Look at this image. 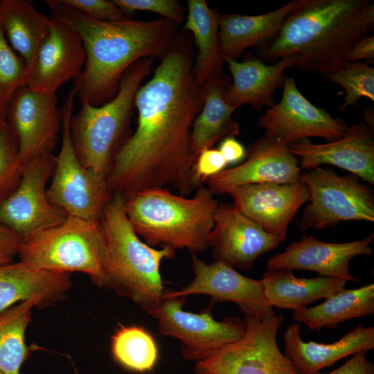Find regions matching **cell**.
I'll return each mask as SVG.
<instances>
[{"mask_svg":"<svg viewBox=\"0 0 374 374\" xmlns=\"http://www.w3.org/2000/svg\"><path fill=\"white\" fill-rule=\"evenodd\" d=\"M301 159V167L310 170L330 164L348 170L374 185V133L364 122L349 127L340 139L315 144L304 139L289 145Z\"/></svg>","mask_w":374,"mask_h":374,"instance_id":"cell-19","label":"cell"},{"mask_svg":"<svg viewBox=\"0 0 374 374\" xmlns=\"http://www.w3.org/2000/svg\"><path fill=\"white\" fill-rule=\"evenodd\" d=\"M114 360L125 368L139 373L152 371L158 360V347L144 327L121 326L111 339Z\"/></svg>","mask_w":374,"mask_h":374,"instance_id":"cell-32","label":"cell"},{"mask_svg":"<svg viewBox=\"0 0 374 374\" xmlns=\"http://www.w3.org/2000/svg\"><path fill=\"white\" fill-rule=\"evenodd\" d=\"M299 179L308 188L310 201L297 222L302 233L343 221L374 222L373 188L357 176L340 175L318 166L301 172Z\"/></svg>","mask_w":374,"mask_h":374,"instance_id":"cell-10","label":"cell"},{"mask_svg":"<svg viewBox=\"0 0 374 374\" xmlns=\"http://www.w3.org/2000/svg\"><path fill=\"white\" fill-rule=\"evenodd\" d=\"M50 23L51 19L37 11L30 0L0 1V27L28 71L48 34Z\"/></svg>","mask_w":374,"mask_h":374,"instance_id":"cell-29","label":"cell"},{"mask_svg":"<svg viewBox=\"0 0 374 374\" xmlns=\"http://www.w3.org/2000/svg\"><path fill=\"white\" fill-rule=\"evenodd\" d=\"M297 59L292 55L267 64L251 51L241 62L224 57L232 76L224 91L226 102L235 109L244 105L257 111L270 107L276 91L283 87L285 71L294 66Z\"/></svg>","mask_w":374,"mask_h":374,"instance_id":"cell-22","label":"cell"},{"mask_svg":"<svg viewBox=\"0 0 374 374\" xmlns=\"http://www.w3.org/2000/svg\"><path fill=\"white\" fill-rule=\"evenodd\" d=\"M60 1L65 6L98 21H114L128 17L114 1L60 0Z\"/></svg>","mask_w":374,"mask_h":374,"instance_id":"cell-37","label":"cell"},{"mask_svg":"<svg viewBox=\"0 0 374 374\" xmlns=\"http://www.w3.org/2000/svg\"><path fill=\"white\" fill-rule=\"evenodd\" d=\"M364 123L373 131V107H366L364 112Z\"/></svg>","mask_w":374,"mask_h":374,"instance_id":"cell-43","label":"cell"},{"mask_svg":"<svg viewBox=\"0 0 374 374\" xmlns=\"http://www.w3.org/2000/svg\"><path fill=\"white\" fill-rule=\"evenodd\" d=\"M33 301L20 302L0 313V373L20 374L29 356L26 330L31 321Z\"/></svg>","mask_w":374,"mask_h":374,"instance_id":"cell-31","label":"cell"},{"mask_svg":"<svg viewBox=\"0 0 374 374\" xmlns=\"http://www.w3.org/2000/svg\"><path fill=\"white\" fill-rule=\"evenodd\" d=\"M233 205L267 233L285 240L289 225L300 207L309 199L300 179L290 184L262 183L227 189Z\"/></svg>","mask_w":374,"mask_h":374,"instance_id":"cell-15","label":"cell"},{"mask_svg":"<svg viewBox=\"0 0 374 374\" xmlns=\"http://www.w3.org/2000/svg\"><path fill=\"white\" fill-rule=\"evenodd\" d=\"M267 304L294 312L308 308L321 299H328L344 289L346 280L319 275L313 278H297L292 270L267 269L261 280Z\"/></svg>","mask_w":374,"mask_h":374,"instance_id":"cell-26","label":"cell"},{"mask_svg":"<svg viewBox=\"0 0 374 374\" xmlns=\"http://www.w3.org/2000/svg\"><path fill=\"white\" fill-rule=\"evenodd\" d=\"M119 8L128 17L136 11L157 13L177 24L186 17L185 9L177 0H114Z\"/></svg>","mask_w":374,"mask_h":374,"instance_id":"cell-36","label":"cell"},{"mask_svg":"<svg viewBox=\"0 0 374 374\" xmlns=\"http://www.w3.org/2000/svg\"><path fill=\"white\" fill-rule=\"evenodd\" d=\"M284 355L300 374H317L325 367L358 352L374 349V327L361 323L332 344L303 341L299 323L289 326L284 334Z\"/></svg>","mask_w":374,"mask_h":374,"instance_id":"cell-23","label":"cell"},{"mask_svg":"<svg viewBox=\"0 0 374 374\" xmlns=\"http://www.w3.org/2000/svg\"><path fill=\"white\" fill-rule=\"evenodd\" d=\"M154 57L142 58L124 73L116 95L101 106L80 101L81 108L72 116V143L80 163L107 176L114 157L125 141L137 91L152 71Z\"/></svg>","mask_w":374,"mask_h":374,"instance_id":"cell-6","label":"cell"},{"mask_svg":"<svg viewBox=\"0 0 374 374\" xmlns=\"http://www.w3.org/2000/svg\"><path fill=\"white\" fill-rule=\"evenodd\" d=\"M365 351L358 352L344 365L328 373L317 374H374V365L366 357Z\"/></svg>","mask_w":374,"mask_h":374,"instance_id":"cell-40","label":"cell"},{"mask_svg":"<svg viewBox=\"0 0 374 374\" xmlns=\"http://www.w3.org/2000/svg\"><path fill=\"white\" fill-rule=\"evenodd\" d=\"M297 0L258 15L218 14L219 37L224 57L237 60L250 47L269 46L278 36L284 21Z\"/></svg>","mask_w":374,"mask_h":374,"instance_id":"cell-25","label":"cell"},{"mask_svg":"<svg viewBox=\"0 0 374 374\" xmlns=\"http://www.w3.org/2000/svg\"><path fill=\"white\" fill-rule=\"evenodd\" d=\"M193 280L179 290H166L163 298L186 297L206 294L216 302L232 301L241 311L259 310L268 307L261 280L246 277L222 262L211 264L191 253Z\"/></svg>","mask_w":374,"mask_h":374,"instance_id":"cell-21","label":"cell"},{"mask_svg":"<svg viewBox=\"0 0 374 374\" xmlns=\"http://www.w3.org/2000/svg\"><path fill=\"white\" fill-rule=\"evenodd\" d=\"M24 168L19 154L17 137L6 122L0 130V204L17 188Z\"/></svg>","mask_w":374,"mask_h":374,"instance_id":"cell-34","label":"cell"},{"mask_svg":"<svg viewBox=\"0 0 374 374\" xmlns=\"http://www.w3.org/2000/svg\"><path fill=\"white\" fill-rule=\"evenodd\" d=\"M53 17L71 26L80 36L86 54L84 68L73 80L80 100L101 106L117 93L129 67L144 57L161 59L178 33V24L165 18L142 21L129 17L98 21L63 5L45 1Z\"/></svg>","mask_w":374,"mask_h":374,"instance_id":"cell-2","label":"cell"},{"mask_svg":"<svg viewBox=\"0 0 374 374\" xmlns=\"http://www.w3.org/2000/svg\"><path fill=\"white\" fill-rule=\"evenodd\" d=\"M28 70L0 27V103L6 105L15 91L26 85Z\"/></svg>","mask_w":374,"mask_h":374,"instance_id":"cell-35","label":"cell"},{"mask_svg":"<svg viewBox=\"0 0 374 374\" xmlns=\"http://www.w3.org/2000/svg\"><path fill=\"white\" fill-rule=\"evenodd\" d=\"M21 243V239L17 234L0 225V265L12 262Z\"/></svg>","mask_w":374,"mask_h":374,"instance_id":"cell-39","label":"cell"},{"mask_svg":"<svg viewBox=\"0 0 374 374\" xmlns=\"http://www.w3.org/2000/svg\"><path fill=\"white\" fill-rule=\"evenodd\" d=\"M227 165L218 149L212 148L202 150L191 170V180L194 188L202 186L209 177L226 169Z\"/></svg>","mask_w":374,"mask_h":374,"instance_id":"cell-38","label":"cell"},{"mask_svg":"<svg viewBox=\"0 0 374 374\" xmlns=\"http://www.w3.org/2000/svg\"><path fill=\"white\" fill-rule=\"evenodd\" d=\"M6 122L16 134L19 157L24 164L35 157L52 154L62 128L56 94H44L21 86L7 103Z\"/></svg>","mask_w":374,"mask_h":374,"instance_id":"cell-14","label":"cell"},{"mask_svg":"<svg viewBox=\"0 0 374 374\" xmlns=\"http://www.w3.org/2000/svg\"><path fill=\"white\" fill-rule=\"evenodd\" d=\"M280 242L233 204L218 203L208 238L215 261L249 271L259 256L274 249Z\"/></svg>","mask_w":374,"mask_h":374,"instance_id":"cell-16","label":"cell"},{"mask_svg":"<svg viewBox=\"0 0 374 374\" xmlns=\"http://www.w3.org/2000/svg\"><path fill=\"white\" fill-rule=\"evenodd\" d=\"M374 314V284L335 294L320 305L294 312L293 319L311 330L334 328L339 323Z\"/></svg>","mask_w":374,"mask_h":374,"instance_id":"cell-30","label":"cell"},{"mask_svg":"<svg viewBox=\"0 0 374 374\" xmlns=\"http://www.w3.org/2000/svg\"><path fill=\"white\" fill-rule=\"evenodd\" d=\"M213 195L204 186L191 198L166 188H152L125 199V210L134 231L148 245L186 248L196 253L208 247L219 203Z\"/></svg>","mask_w":374,"mask_h":374,"instance_id":"cell-4","label":"cell"},{"mask_svg":"<svg viewBox=\"0 0 374 374\" xmlns=\"http://www.w3.org/2000/svg\"><path fill=\"white\" fill-rule=\"evenodd\" d=\"M242 312L246 327L243 337L196 362L195 373L300 374L278 346L283 316L270 306Z\"/></svg>","mask_w":374,"mask_h":374,"instance_id":"cell-8","label":"cell"},{"mask_svg":"<svg viewBox=\"0 0 374 374\" xmlns=\"http://www.w3.org/2000/svg\"><path fill=\"white\" fill-rule=\"evenodd\" d=\"M374 29L373 0H297L275 40L256 51L262 61L298 56V70L326 76Z\"/></svg>","mask_w":374,"mask_h":374,"instance_id":"cell-3","label":"cell"},{"mask_svg":"<svg viewBox=\"0 0 374 374\" xmlns=\"http://www.w3.org/2000/svg\"><path fill=\"white\" fill-rule=\"evenodd\" d=\"M48 34L28 71L26 85L44 94L53 95L82 71L86 54L78 32L64 21L51 17Z\"/></svg>","mask_w":374,"mask_h":374,"instance_id":"cell-17","label":"cell"},{"mask_svg":"<svg viewBox=\"0 0 374 374\" xmlns=\"http://www.w3.org/2000/svg\"><path fill=\"white\" fill-rule=\"evenodd\" d=\"M191 34L178 32L152 77L136 92L137 126L116 152L107 176L125 200L148 188L172 186L181 195L195 189L192 128L203 105L193 74Z\"/></svg>","mask_w":374,"mask_h":374,"instance_id":"cell-1","label":"cell"},{"mask_svg":"<svg viewBox=\"0 0 374 374\" xmlns=\"http://www.w3.org/2000/svg\"><path fill=\"white\" fill-rule=\"evenodd\" d=\"M6 106L0 103V130L6 123Z\"/></svg>","mask_w":374,"mask_h":374,"instance_id":"cell-44","label":"cell"},{"mask_svg":"<svg viewBox=\"0 0 374 374\" xmlns=\"http://www.w3.org/2000/svg\"><path fill=\"white\" fill-rule=\"evenodd\" d=\"M280 101L267 108L258 120L265 136L289 145L311 137L332 141L344 135V120L314 105L299 90L294 77L285 76Z\"/></svg>","mask_w":374,"mask_h":374,"instance_id":"cell-13","label":"cell"},{"mask_svg":"<svg viewBox=\"0 0 374 374\" xmlns=\"http://www.w3.org/2000/svg\"><path fill=\"white\" fill-rule=\"evenodd\" d=\"M187 15L184 30L189 32L197 48L193 62L196 82L204 87L210 80L223 73L218 27V14L208 7L205 0H188Z\"/></svg>","mask_w":374,"mask_h":374,"instance_id":"cell-28","label":"cell"},{"mask_svg":"<svg viewBox=\"0 0 374 374\" xmlns=\"http://www.w3.org/2000/svg\"><path fill=\"white\" fill-rule=\"evenodd\" d=\"M186 297L163 298L148 313L157 321L160 332L179 339L181 357L187 361L203 360L243 337L245 324L240 318L214 319L211 305L199 313L186 312Z\"/></svg>","mask_w":374,"mask_h":374,"instance_id":"cell-11","label":"cell"},{"mask_svg":"<svg viewBox=\"0 0 374 374\" xmlns=\"http://www.w3.org/2000/svg\"><path fill=\"white\" fill-rule=\"evenodd\" d=\"M75 374H80V373H79L78 372L76 371V372H75Z\"/></svg>","mask_w":374,"mask_h":374,"instance_id":"cell-45","label":"cell"},{"mask_svg":"<svg viewBox=\"0 0 374 374\" xmlns=\"http://www.w3.org/2000/svg\"><path fill=\"white\" fill-rule=\"evenodd\" d=\"M230 83L228 77L223 75L210 80L203 87V105L192 128L193 164L202 150L213 148L226 137L240 134L239 125L232 118L235 109L226 102L224 95Z\"/></svg>","mask_w":374,"mask_h":374,"instance_id":"cell-27","label":"cell"},{"mask_svg":"<svg viewBox=\"0 0 374 374\" xmlns=\"http://www.w3.org/2000/svg\"><path fill=\"white\" fill-rule=\"evenodd\" d=\"M99 221L106 249L105 287L150 312L161 303L166 291L161 262L174 258L175 250L157 249L143 242L132 226L125 199L119 194H113Z\"/></svg>","mask_w":374,"mask_h":374,"instance_id":"cell-5","label":"cell"},{"mask_svg":"<svg viewBox=\"0 0 374 374\" xmlns=\"http://www.w3.org/2000/svg\"><path fill=\"white\" fill-rule=\"evenodd\" d=\"M76 96L71 89L61 109V148L58 155L55 156V168L47 196L67 215L99 221L113 195L107 177L83 166L73 148L70 121Z\"/></svg>","mask_w":374,"mask_h":374,"instance_id":"cell-9","label":"cell"},{"mask_svg":"<svg viewBox=\"0 0 374 374\" xmlns=\"http://www.w3.org/2000/svg\"><path fill=\"white\" fill-rule=\"evenodd\" d=\"M374 233L366 238L341 243L321 241L314 235H304L290 243L282 253L270 257L267 269L313 271L323 276L357 281L349 271V262L357 256H371L370 244Z\"/></svg>","mask_w":374,"mask_h":374,"instance_id":"cell-20","label":"cell"},{"mask_svg":"<svg viewBox=\"0 0 374 374\" xmlns=\"http://www.w3.org/2000/svg\"><path fill=\"white\" fill-rule=\"evenodd\" d=\"M55 164L53 154L30 160L17 188L0 204V225L21 240L60 223L67 216L47 196V182L53 176Z\"/></svg>","mask_w":374,"mask_h":374,"instance_id":"cell-12","label":"cell"},{"mask_svg":"<svg viewBox=\"0 0 374 374\" xmlns=\"http://www.w3.org/2000/svg\"><path fill=\"white\" fill-rule=\"evenodd\" d=\"M325 78L342 87L346 93L343 103L338 108L341 111L355 105L362 98L374 102V68L367 63L348 62Z\"/></svg>","mask_w":374,"mask_h":374,"instance_id":"cell-33","label":"cell"},{"mask_svg":"<svg viewBox=\"0 0 374 374\" xmlns=\"http://www.w3.org/2000/svg\"><path fill=\"white\" fill-rule=\"evenodd\" d=\"M20 261L54 272H82L99 287L107 280L106 249L100 221L67 215L60 223L21 240Z\"/></svg>","mask_w":374,"mask_h":374,"instance_id":"cell-7","label":"cell"},{"mask_svg":"<svg viewBox=\"0 0 374 374\" xmlns=\"http://www.w3.org/2000/svg\"><path fill=\"white\" fill-rule=\"evenodd\" d=\"M1 374V373H0Z\"/></svg>","mask_w":374,"mask_h":374,"instance_id":"cell-46","label":"cell"},{"mask_svg":"<svg viewBox=\"0 0 374 374\" xmlns=\"http://www.w3.org/2000/svg\"><path fill=\"white\" fill-rule=\"evenodd\" d=\"M218 150L228 165L238 163L246 157V149L233 136L223 139L220 143Z\"/></svg>","mask_w":374,"mask_h":374,"instance_id":"cell-41","label":"cell"},{"mask_svg":"<svg viewBox=\"0 0 374 374\" xmlns=\"http://www.w3.org/2000/svg\"><path fill=\"white\" fill-rule=\"evenodd\" d=\"M246 160L209 177L206 184L215 195L231 188L262 183L290 184L299 180L298 157L288 145L262 136L246 149Z\"/></svg>","mask_w":374,"mask_h":374,"instance_id":"cell-18","label":"cell"},{"mask_svg":"<svg viewBox=\"0 0 374 374\" xmlns=\"http://www.w3.org/2000/svg\"><path fill=\"white\" fill-rule=\"evenodd\" d=\"M70 274L35 268L21 261L0 265V313L17 302L33 301L38 308L64 298Z\"/></svg>","mask_w":374,"mask_h":374,"instance_id":"cell-24","label":"cell"},{"mask_svg":"<svg viewBox=\"0 0 374 374\" xmlns=\"http://www.w3.org/2000/svg\"><path fill=\"white\" fill-rule=\"evenodd\" d=\"M365 60H374V36L368 35L358 40L350 48L348 62H360Z\"/></svg>","mask_w":374,"mask_h":374,"instance_id":"cell-42","label":"cell"}]
</instances>
